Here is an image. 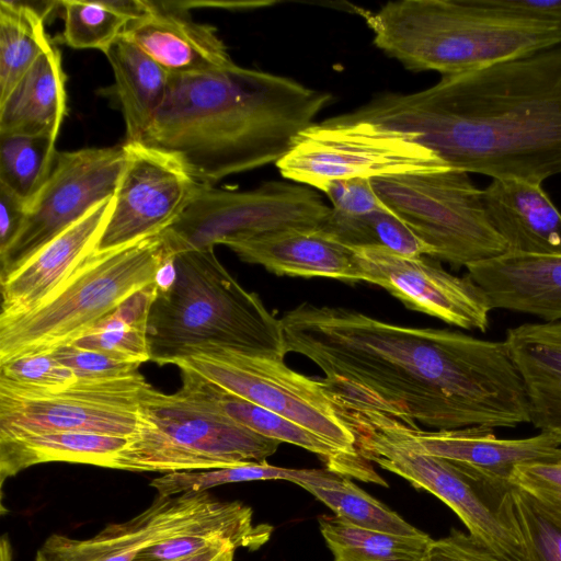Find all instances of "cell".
<instances>
[{
    "label": "cell",
    "instance_id": "cell-1",
    "mask_svg": "<svg viewBox=\"0 0 561 561\" xmlns=\"http://www.w3.org/2000/svg\"><path fill=\"white\" fill-rule=\"evenodd\" d=\"M279 321L286 353L323 371L319 380L334 403L435 430L530 423L526 387L504 340L311 302Z\"/></svg>",
    "mask_w": 561,
    "mask_h": 561
},
{
    "label": "cell",
    "instance_id": "cell-2",
    "mask_svg": "<svg viewBox=\"0 0 561 561\" xmlns=\"http://www.w3.org/2000/svg\"><path fill=\"white\" fill-rule=\"evenodd\" d=\"M437 154L450 168L540 183L561 174V44L388 92L340 115Z\"/></svg>",
    "mask_w": 561,
    "mask_h": 561
},
{
    "label": "cell",
    "instance_id": "cell-3",
    "mask_svg": "<svg viewBox=\"0 0 561 561\" xmlns=\"http://www.w3.org/2000/svg\"><path fill=\"white\" fill-rule=\"evenodd\" d=\"M330 93L234 62L170 76L165 100L139 142L175 158L199 183L277 163L331 102Z\"/></svg>",
    "mask_w": 561,
    "mask_h": 561
},
{
    "label": "cell",
    "instance_id": "cell-4",
    "mask_svg": "<svg viewBox=\"0 0 561 561\" xmlns=\"http://www.w3.org/2000/svg\"><path fill=\"white\" fill-rule=\"evenodd\" d=\"M362 15L374 45L412 71L457 75L561 44V23L504 0H399Z\"/></svg>",
    "mask_w": 561,
    "mask_h": 561
},
{
    "label": "cell",
    "instance_id": "cell-5",
    "mask_svg": "<svg viewBox=\"0 0 561 561\" xmlns=\"http://www.w3.org/2000/svg\"><path fill=\"white\" fill-rule=\"evenodd\" d=\"M175 265L173 287L157 293L150 308L151 362L172 365L207 345L285 358L279 319L237 282L214 249L176 253Z\"/></svg>",
    "mask_w": 561,
    "mask_h": 561
},
{
    "label": "cell",
    "instance_id": "cell-6",
    "mask_svg": "<svg viewBox=\"0 0 561 561\" xmlns=\"http://www.w3.org/2000/svg\"><path fill=\"white\" fill-rule=\"evenodd\" d=\"M169 253L164 231L95 250L35 309L0 320V364L49 354L78 340L128 297L153 284Z\"/></svg>",
    "mask_w": 561,
    "mask_h": 561
},
{
    "label": "cell",
    "instance_id": "cell-7",
    "mask_svg": "<svg viewBox=\"0 0 561 561\" xmlns=\"http://www.w3.org/2000/svg\"><path fill=\"white\" fill-rule=\"evenodd\" d=\"M279 444L182 387L175 393H163L147 383L140 394L136 430L115 469L164 474L263 463Z\"/></svg>",
    "mask_w": 561,
    "mask_h": 561
},
{
    "label": "cell",
    "instance_id": "cell-8",
    "mask_svg": "<svg viewBox=\"0 0 561 561\" xmlns=\"http://www.w3.org/2000/svg\"><path fill=\"white\" fill-rule=\"evenodd\" d=\"M339 415L354 434L356 449L363 458L432 493L456 513L470 535L513 561H524L511 481L412 450L348 416Z\"/></svg>",
    "mask_w": 561,
    "mask_h": 561
},
{
    "label": "cell",
    "instance_id": "cell-9",
    "mask_svg": "<svg viewBox=\"0 0 561 561\" xmlns=\"http://www.w3.org/2000/svg\"><path fill=\"white\" fill-rule=\"evenodd\" d=\"M370 180L381 202L432 248V259L467 268L507 251L469 173L448 168Z\"/></svg>",
    "mask_w": 561,
    "mask_h": 561
},
{
    "label": "cell",
    "instance_id": "cell-10",
    "mask_svg": "<svg viewBox=\"0 0 561 561\" xmlns=\"http://www.w3.org/2000/svg\"><path fill=\"white\" fill-rule=\"evenodd\" d=\"M283 357L216 345L194 350L172 365L186 367L227 391L277 413L341 451L362 457L319 378L288 367Z\"/></svg>",
    "mask_w": 561,
    "mask_h": 561
},
{
    "label": "cell",
    "instance_id": "cell-11",
    "mask_svg": "<svg viewBox=\"0 0 561 561\" xmlns=\"http://www.w3.org/2000/svg\"><path fill=\"white\" fill-rule=\"evenodd\" d=\"M330 211L319 193L295 182L271 181L247 191L201 184L164 236L170 252L176 254L283 228H321Z\"/></svg>",
    "mask_w": 561,
    "mask_h": 561
},
{
    "label": "cell",
    "instance_id": "cell-12",
    "mask_svg": "<svg viewBox=\"0 0 561 561\" xmlns=\"http://www.w3.org/2000/svg\"><path fill=\"white\" fill-rule=\"evenodd\" d=\"M280 174L321 191L332 181L375 179L450 168L428 149L340 115L314 123L277 163Z\"/></svg>",
    "mask_w": 561,
    "mask_h": 561
},
{
    "label": "cell",
    "instance_id": "cell-13",
    "mask_svg": "<svg viewBox=\"0 0 561 561\" xmlns=\"http://www.w3.org/2000/svg\"><path fill=\"white\" fill-rule=\"evenodd\" d=\"M127 162L125 142L57 152L49 178L28 203L24 221L0 251L3 278L48 242L114 196Z\"/></svg>",
    "mask_w": 561,
    "mask_h": 561
},
{
    "label": "cell",
    "instance_id": "cell-14",
    "mask_svg": "<svg viewBox=\"0 0 561 561\" xmlns=\"http://www.w3.org/2000/svg\"><path fill=\"white\" fill-rule=\"evenodd\" d=\"M147 383L137 371L79 378L57 392L0 387V437L61 431L129 437L137 426L140 394Z\"/></svg>",
    "mask_w": 561,
    "mask_h": 561
},
{
    "label": "cell",
    "instance_id": "cell-15",
    "mask_svg": "<svg viewBox=\"0 0 561 561\" xmlns=\"http://www.w3.org/2000/svg\"><path fill=\"white\" fill-rule=\"evenodd\" d=\"M127 162L98 250L157 234L190 205L199 183L171 154L141 142H126Z\"/></svg>",
    "mask_w": 561,
    "mask_h": 561
},
{
    "label": "cell",
    "instance_id": "cell-16",
    "mask_svg": "<svg viewBox=\"0 0 561 561\" xmlns=\"http://www.w3.org/2000/svg\"><path fill=\"white\" fill-rule=\"evenodd\" d=\"M364 282L378 285L407 308L465 330L485 332L493 310L483 289L430 256H408L374 245L351 247Z\"/></svg>",
    "mask_w": 561,
    "mask_h": 561
},
{
    "label": "cell",
    "instance_id": "cell-17",
    "mask_svg": "<svg viewBox=\"0 0 561 561\" xmlns=\"http://www.w3.org/2000/svg\"><path fill=\"white\" fill-rule=\"evenodd\" d=\"M348 416L387 439L412 450L457 461L508 480L517 466L561 462V437L549 432L525 438H499L494 428L472 426L457 430L421 428L371 410L334 403Z\"/></svg>",
    "mask_w": 561,
    "mask_h": 561
},
{
    "label": "cell",
    "instance_id": "cell-18",
    "mask_svg": "<svg viewBox=\"0 0 561 561\" xmlns=\"http://www.w3.org/2000/svg\"><path fill=\"white\" fill-rule=\"evenodd\" d=\"M231 504L208 491L157 495L141 513L108 524L91 538L50 535L37 549L34 561H135L146 548L195 529Z\"/></svg>",
    "mask_w": 561,
    "mask_h": 561
},
{
    "label": "cell",
    "instance_id": "cell-19",
    "mask_svg": "<svg viewBox=\"0 0 561 561\" xmlns=\"http://www.w3.org/2000/svg\"><path fill=\"white\" fill-rule=\"evenodd\" d=\"M114 196L92 208L18 270L1 279L0 320L35 309L89 255L98 250Z\"/></svg>",
    "mask_w": 561,
    "mask_h": 561
},
{
    "label": "cell",
    "instance_id": "cell-20",
    "mask_svg": "<svg viewBox=\"0 0 561 561\" xmlns=\"http://www.w3.org/2000/svg\"><path fill=\"white\" fill-rule=\"evenodd\" d=\"M148 13L130 22L124 36L170 76H192L233 64L214 26L196 22L183 2L149 1Z\"/></svg>",
    "mask_w": 561,
    "mask_h": 561
},
{
    "label": "cell",
    "instance_id": "cell-21",
    "mask_svg": "<svg viewBox=\"0 0 561 561\" xmlns=\"http://www.w3.org/2000/svg\"><path fill=\"white\" fill-rule=\"evenodd\" d=\"M247 263L279 276L364 282L351 247L319 227H289L226 244Z\"/></svg>",
    "mask_w": 561,
    "mask_h": 561
},
{
    "label": "cell",
    "instance_id": "cell-22",
    "mask_svg": "<svg viewBox=\"0 0 561 561\" xmlns=\"http://www.w3.org/2000/svg\"><path fill=\"white\" fill-rule=\"evenodd\" d=\"M467 271L493 309L561 321V255L505 252Z\"/></svg>",
    "mask_w": 561,
    "mask_h": 561
},
{
    "label": "cell",
    "instance_id": "cell-23",
    "mask_svg": "<svg viewBox=\"0 0 561 561\" xmlns=\"http://www.w3.org/2000/svg\"><path fill=\"white\" fill-rule=\"evenodd\" d=\"M179 369L183 389L208 401L237 423L267 438L293 444L317 455L334 473L388 485L365 458L341 451L299 424L227 391L186 367Z\"/></svg>",
    "mask_w": 561,
    "mask_h": 561
},
{
    "label": "cell",
    "instance_id": "cell-24",
    "mask_svg": "<svg viewBox=\"0 0 561 561\" xmlns=\"http://www.w3.org/2000/svg\"><path fill=\"white\" fill-rule=\"evenodd\" d=\"M482 201L506 252L561 255V213L540 183L493 179Z\"/></svg>",
    "mask_w": 561,
    "mask_h": 561
},
{
    "label": "cell",
    "instance_id": "cell-25",
    "mask_svg": "<svg viewBox=\"0 0 561 561\" xmlns=\"http://www.w3.org/2000/svg\"><path fill=\"white\" fill-rule=\"evenodd\" d=\"M504 341L526 387L530 423L561 437V321L510 328Z\"/></svg>",
    "mask_w": 561,
    "mask_h": 561
},
{
    "label": "cell",
    "instance_id": "cell-26",
    "mask_svg": "<svg viewBox=\"0 0 561 561\" xmlns=\"http://www.w3.org/2000/svg\"><path fill=\"white\" fill-rule=\"evenodd\" d=\"M66 73L51 44L0 101V135H45L57 139L66 115Z\"/></svg>",
    "mask_w": 561,
    "mask_h": 561
},
{
    "label": "cell",
    "instance_id": "cell-27",
    "mask_svg": "<svg viewBox=\"0 0 561 561\" xmlns=\"http://www.w3.org/2000/svg\"><path fill=\"white\" fill-rule=\"evenodd\" d=\"M128 437L85 432H46L0 437L1 484L39 463L70 462L116 468Z\"/></svg>",
    "mask_w": 561,
    "mask_h": 561
},
{
    "label": "cell",
    "instance_id": "cell-28",
    "mask_svg": "<svg viewBox=\"0 0 561 561\" xmlns=\"http://www.w3.org/2000/svg\"><path fill=\"white\" fill-rule=\"evenodd\" d=\"M126 126V142H139L162 106L170 75L122 35L104 53Z\"/></svg>",
    "mask_w": 561,
    "mask_h": 561
},
{
    "label": "cell",
    "instance_id": "cell-29",
    "mask_svg": "<svg viewBox=\"0 0 561 561\" xmlns=\"http://www.w3.org/2000/svg\"><path fill=\"white\" fill-rule=\"evenodd\" d=\"M272 533L271 525L253 522L250 506L232 501L229 508L195 529L146 548L135 561H172L224 543L256 550L270 540Z\"/></svg>",
    "mask_w": 561,
    "mask_h": 561
},
{
    "label": "cell",
    "instance_id": "cell-30",
    "mask_svg": "<svg viewBox=\"0 0 561 561\" xmlns=\"http://www.w3.org/2000/svg\"><path fill=\"white\" fill-rule=\"evenodd\" d=\"M157 288L151 284L128 297L81 337L68 345L142 364L150 360L147 324Z\"/></svg>",
    "mask_w": 561,
    "mask_h": 561
},
{
    "label": "cell",
    "instance_id": "cell-31",
    "mask_svg": "<svg viewBox=\"0 0 561 561\" xmlns=\"http://www.w3.org/2000/svg\"><path fill=\"white\" fill-rule=\"evenodd\" d=\"M334 561H425L432 538L421 531L401 535L358 527L337 516L319 518Z\"/></svg>",
    "mask_w": 561,
    "mask_h": 561
},
{
    "label": "cell",
    "instance_id": "cell-32",
    "mask_svg": "<svg viewBox=\"0 0 561 561\" xmlns=\"http://www.w3.org/2000/svg\"><path fill=\"white\" fill-rule=\"evenodd\" d=\"M50 10L22 1H0V101L51 44L45 32Z\"/></svg>",
    "mask_w": 561,
    "mask_h": 561
},
{
    "label": "cell",
    "instance_id": "cell-33",
    "mask_svg": "<svg viewBox=\"0 0 561 561\" xmlns=\"http://www.w3.org/2000/svg\"><path fill=\"white\" fill-rule=\"evenodd\" d=\"M64 10L62 41L76 49L105 53L127 25L148 13L149 1H59Z\"/></svg>",
    "mask_w": 561,
    "mask_h": 561
},
{
    "label": "cell",
    "instance_id": "cell-34",
    "mask_svg": "<svg viewBox=\"0 0 561 561\" xmlns=\"http://www.w3.org/2000/svg\"><path fill=\"white\" fill-rule=\"evenodd\" d=\"M331 471L319 469H289L272 466L268 462L245 463L231 467L188 470L164 473L154 478L150 486L158 495L171 496L182 493L204 492L228 483L286 480L298 485H321L330 477Z\"/></svg>",
    "mask_w": 561,
    "mask_h": 561
},
{
    "label": "cell",
    "instance_id": "cell-35",
    "mask_svg": "<svg viewBox=\"0 0 561 561\" xmlns=\"http://www.w3.org/2000/svg\"><path fill=\"white\" fill-rule=\"evenodd\" d=\"M321 229L348 247H381L408 256L431 257L433 253L432 248L389 208L345 215L331 207Z\"/></svg>",
    "mask_w": 561,
    "mask_h": 561
},
{
    "label": "cell",
    "instance_id": "cell-36",
    "mask_svg": "<svg viewBox=\"0 0 561 561\" xmlns=\"http://www.w3.org/2000/svg\"><path fill=\"white\" fill-rule=\"evenodd\" d=\"M57 152L49 136L0 135V184L28 204L49 178Z\"/></svg>",
    "mask_w": 561,
    "mask_h": 561
},
{
    "label": "cell",
    "instance_id": "cell-37",
    "mask_svg": "<svg viewBox=\"0 0 561 561\" xmlns=\"http://www.w3.org/2000/svg\"><path fill=\"white\" fill-rule=\"evenodd\" d=\"M301 488L331 508L335 516L358 527L401 535L421 533L348 477L335 473L324 485L305 484Z\"/></svg>",
    "mask_w": 561,
    "mask_h": 561
},
{
    "label": "cell",
    "instance_id": "cell-38",
    "mask_svg": "<svg viewBox=\"0 0 561 561\" xmlns=\"http://www.w3.org/2000/svg\"><path fill=\"white\" fill-rule=\"evenodd\" d=\"M512 494L524 561H561V525L524 491Z\"/></svg>",
    "mask_w": 561,
    "mask_h": 561
},
{
    "label": "cell",
    "instance_id": "cell-39",
    "mask_svg": "<svg viewBox=\"0 0 561 561\" xmlns=\"http://www.w3.org/2000/svg\"><path fill=\"white\" fill-rule=\"evenodd\" d=\"M78 379L50 354L22 356L0 364V387L13 390L57 392Z\"/></svg>",
    "mask_w": 561,
    "mask_h": 561
},
{
    "label": "cell",
    "instance_id": "cell-40",
    "mask_svg": "<svg viewBox=\"0 0 561 561\" xmlns=\"http://www.w3.org/2000/svg\"><path fill=\"white\" fill-rule=\"evenodd\" d=\"M510 481L561 525V462L517 466Z\"/></svg>",
    "mask_w": 561,
    "mask_h": 561
},
{
    "label": "cell",
    "instance_id": "cell-41",
    "mask_svg": "<svg viewBox=\"0 0 561 561\" xmlns=\"http://www.w3.org/2000/svg\"><path fill=\"white\" fill-rule=\"evenodd\" d=\"M49 354L60 364L69 367L81 379L127 376L137 373L141 365L73 345L60 346Z\"/></svg>",
    "mask_w": 561,
    "mask_h": 561
},
{
    "label": "cell",
    "instance_id": "cell-42",
    "mask_svg": "<svg viewBox=\"0 0 561 561\" xmlns=\"http://www.w3.org/2000/svg\"><path fill=\"white\" fill-rule=\"evenodd\" d=\"M425 561H513L477 537L451 528L446 537L432 540Z\"/></svg>",
    "mask_w": 561,
    "mask_h": 561
},
{
    "label": "cell",
    "instance_id": "cell-43",
    "mask_svg": "<svg viewBox=\"0 0 561 561\" xmlns=\"http://www.w3.org/2000/svg\"><path fill=\"white\" fill-rule=\"evenodd\" d=\"M332 208L345 215H364L388 208L376 194L370 179L335 180L322 190Z\"/></svg>",
    "mask_w": 561,
    "mask_h": 561
},
{
    "label": "cell",
    "instance_id": "cell-44",
    "mask_svg": "<svg viewBox=\"0 0 561 561\" xmlns=\"http://www.w3.org/2000/svg\"><path fill=\"white\" fill-rule=\"evenodd\" d=\"M27 202L0 184V251L21 228L27 211Z\"/></svg>",
    "mask_w": 561,
    "mask_h": 561
},
{
    "label": "cell",
    "instance_id": "cell-45",
    "mask_svg": "<svg viewBox=\"0 0 561 561\" xmlns=\"http://www.w3.org/2000/svg\"><path fill=\"white\" fill-rule=\"evenodd\" d=\"M176 280L175 254L169 253L160 264L156 277L154 286L158 294L169 291Z\"/></svg>",
    "mask_w": 561,
    "mask_h": 561
},
{
    "label": "cell",
    "instance_id": "cell-46",
    "mask_svg": "<svg viewBox=\"0 0 561 561\" xmlns=\"http://www.w3.org/2000/svg\"><path fill=\"white\" fill-rule=\"evenodd\" d=\"M236 549L232 543H224L172 561H233Z\"/></svg>",
    "mask_w": 561,
    "mask_h": 561
},
{
    "label": "cell",
    "instance_id": "cell-47",
    "mask_svg": "<svg viewBox=\"0 0 561 561\" xmlns=\"http://www.w3.org/2000/svg\"><path fill=\"white\" fill-rule=\"evenodd\" d=\"M1 561H12V549L7 536L1 539Z\"/></svg>",
    "mask_w": 561,
    "mask_h": 561
}]
</instances>
